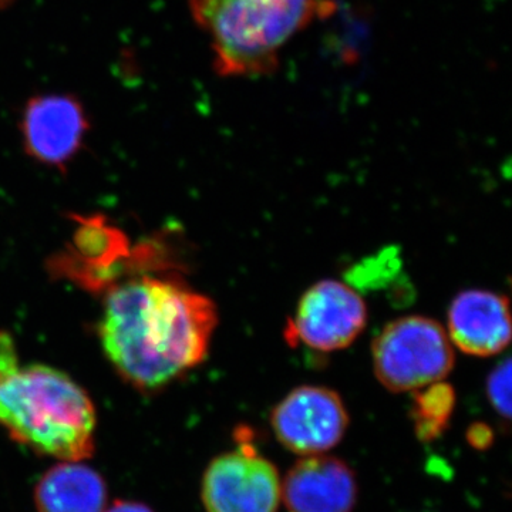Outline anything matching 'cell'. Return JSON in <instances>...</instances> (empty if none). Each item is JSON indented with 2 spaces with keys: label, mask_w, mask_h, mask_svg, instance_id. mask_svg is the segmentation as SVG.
Here are the masks:
<instances>
[{
  "label": "cell",
  "mask_w": 512,
  "mask_h": 512,
  "mask_svg": "<svg viewBox=\"0 0 512 512\" xmlns=\"http://www.w3.org/2000/svg\"><path fill=\"white\" fill-rule=\"evenodd\" d=\"M107 500L106 481L86 461H57L35 487L37 512H104Z\"/></svg>",
  "instance_id": "11"
},
{
  "label": "cell",
  "mask_w": 512,
  "mask_h": 512,
  "mask_svg": "<svg viewBox=\"0 0 512 512\" xmlns=\"http://www.w3.org/2000/svg\"><path fill=\"white\" fill-rule=\"evenodd\" d=\"M367 308L352 288L325 279L303 293L295 316L285 329L286 342L318 352H336L352 345L366 328Z\"/></svg>",
  "instance_id": "6"
},
{
  "label": "cell",
  "mask_w": 512,
  "mask_h": 512,
  "mask_svg": "<svg viewBox=\"0 0 512 512\" xmlns=\"http://www.w3.org/2000/svg\"><path fill=\"white\" fill-rule=\"evenodd\" d=\"M104 512H154L146 504L131 500H117L116 503L107 505Z\"/></svg>",
  "instance_id": "15"
},
{
  "label": "cell",
  "mask_w": 512,
  "mask_h": 512,
  "mask_svg": "<svg viewBox=\"0 0 512 512\" xmlns=\"http://www.w3.org/2000/svg\"><path fill=\"white\" fill-rule=\"evenodd\" d=\"M359 495L355 471L328 454L301 457L282 481L289 512H353Z\"/></svg>",
  "instance_id": "9"
},
{
  "label": "cell",
  "mask_w": 512,
  "mask_h": 512,
  "mask_svg": "<svg viewBox=\"0 0 512 512\" xmlns=\"http://www.w3.org/2000/svg\"><path fill=\"white\" fill-rule=\"evenodd\" d=\"M195 22L210 36L222 76L271 72L282 47L312 20L330 12L329 0H190Z\"/></svg>",
  "instance_id": "3"
},
{
  "label": "cell",
  "mask_w": 512,
  "mask_h": 512,
  "mask_svg": "<svg viewBox=\"0 0 512 512\" xmlns=\"http://www.w3.org/2000/svg\"><path fill=\"white\" fill-rule=\"evenodd\" d=\"M89 127L83 104L70 94L33 97L20 123L26 153L52 167H64L77 156Z\"/></svg>",
  "instance_id": "8"
},
{
  "label": "cell",
  "mask_w": 512,
  "mask_h": 512,
  "mask_svg": "<svg viewBox=\"0 0 512 512\" xmlns=\"http://www.w3.org/2000/svg\"><path fill=\"white\" fill-rule=\"evenodd\" d=\"M487 396L495 413L508 421L511 419V360L505 359L487 379Z\"/></svg>",
  "instance_id": "13"
},
{
  "label": "cell",
  "mask_w": 512,
  "mask_h": 512,
  "mask_svg": "<svg viewBox=\"0 0 512 512\" xmlns=\"http://www.w3.org/2000/svg\"><path fill=\"white\" fill-rule=\"evenodd\" d=\"M276 440L296 456H318L338 446L349 414L338 393L323 386H301L286 394L271 414Z\"/></svg>",
  "instance_id": "7"
},
{
  "label": "cell",
  "mask_w": 512,
  "mask_h": 512,
  "mask_svg": "<svg viewBox=\"0 0 512 512\" xmlns=\"http://www.w3.org/2000/svg\"><path fill=\"white\" fill-rule=\"evenodd\" d=\"M493 431L484 423H476L467 431V440L477 450H484L493 443Z\"/></svg>",
  "instance_id": "14"
},
{
  "label": "cell",
  "mask_w": 512,
  "mask_h": 512,
  "mask_svg": "<svg viewBox=\"0 0 512 512\" xmlns=\"http://www.w3.org/2000/svg\"><path fill=\"white\" fill-rule=\"evenodd\" d=\"M377 380L392 392H416L453 370V343L439 322L407 316L384 326L372 346Z\"/></svg>",
  "instance_id": "4"
},
{
  "label": "cell",
  "mask_w": 512,
  "mask_h": 512,
  "mask_svg": "<svg viewBox=\"0 0 512 512\" xmlns=\"http://www.w3.org/2000/svg\"><path fill=\"white\" fill-rule=\"evenodd\" d=\"M456 409V392L448 383H431L414 392L412 417L421 441L436 440L447 429Z\"/></svg>",
  "instance_id": "12"
},
{
  "label": "cell",
  "mask_w": 512,
  "mask_h": 512,
  "mask_svg": "<svg viewBox=\"0 0 512 512\" xmlns=\"http://www.w3.org/2000/svg\"><path fill=\"white\" fill-rule=\"evenodd\" d=\"M448 338L468 355L488 357L511 340L508 299L484 289L458 293L448 309Z\"/></svg>",
  "instance_id": "10"
},
{
  "label": "cell",
  "mask_w": 512,
  "mask_h": 512,
  "mask_svg": "<svg viewBox=\"0 0 512 512\" xmlns=\"http://www.w3.org/2000/svg\"><path fill=\"white\" fill-rule=\"evenodd\" d=\"M201 500L207 512H278L282 480L274 463L239 441L205 468Z\"/></svg>",
  "instance_id": "5"
},
{
  "label": "cell",
  "mask_w": 512,
  "mask_h": 512,
  "mask_svg": "<svg viewBox=\"0 0 512 512\" xmlns=\"http://www.w3.org/2000/svg\"><path fill=\"white\" fill-rule=\"evenodd\" d=\"M217 323L208 296L171 276L140 275L107 292L99 338L119 376L158 392L204 362Z\"/></svg>",
  "instance_id": "1"
},
{
  "label": "cell",
  "mask_w": 512,
  "mask_h": 512,
  "mask_svg": "<svg viewBox=\"0 0 512 512\" xmlns=\"http://www.w3.org/2000/svg\"><path fill=\"white\" fill-rule=\"evenodd\" d=\"M10 2H12V0H0V8H5Z\"/></svg>",
  "instance_id": "16"
},
{
  "label": "cell",
  "mask_w": 512,
  "mask_h": 512,
  "mask_svg": "<svg viewBox=\"0 0 512 512\" xmlns=\"http://www.w3.org/2000/svg\"><path fill=\"white\" fill-rule=\"evenodd\" d=\"M0 427L57 461H86L96 448V407L86 390L55 367L22 365L6 330H0Z\"/></svg>",
  "instance_id": "2"
}]
</instances>
